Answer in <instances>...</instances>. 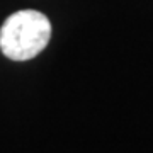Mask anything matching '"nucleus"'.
Wrapping results in <instances>:
<instances>
[{
    "label": "nucleus",
    "instance_id": "nucleus-1",
    "mask_svg": "<svg viewBox=\"0 0 153 153\" xmlns=\"http://www.w3.org/2000/svg\"><path fill=\"white\" fill-rule=\"evenodd\" d=\"M49 36L51 24L44 14L19 10L7 17L0 27V49L10 60H31L46 48Z\"/></svg>",
    "mask_w": 153,
    "mask_h": 153
}]
</instances>
